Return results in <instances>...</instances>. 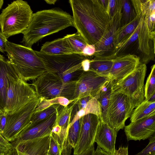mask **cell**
<instances>
[{
    "instance_id": "4",
    "label": "cell",
    "mask_w": 155,
    "mask_h": 155,
    "mask_svg": "<svg viewBox=\"0 0 155 155\" xmlns=\"http://www.w3.org/2000/svg\"><path fill=\"white\" fill-rule=\"evenodd\" d=\"M43 62L47 72L65 83L76 82L84 71L81 63L87 58L78 54L51 55L35 51Z\"/></svg>"
},
{
    "instance_id": "32",
    "label": "cell",
    "mask_w": 155,
    "mask_h": 155,
    "mask_svg": "<svg viewBox=\"0 0 155 155\" xmlns=\"http://www.w3.org/2000/svg\"><path fill=\"white\" fill-rule=\"evenodd\" d=\"M39 98L40 101L38 104L35 111L42 110L51 105L56 104H59L63 106H67L74 101H70L65 97H62L48 100Z\"/></svg>"
},
{
    "instance_id": "14",
    "label": "cell",
    "mask_w": 155,
    "mask_h": 155,
    "mask_svg": "<svg viewBox=\"0 0 155 155\" xmlns=\"http://www.w3.org/2000/svg\"><path fill=\"white\" fill-rule=\"evenodd\" d=\"M140 28L138 38L137 56L140 62L146 64L155 58V31L150 32L144 14L140 19Z\"/></svg>"
},
{
    "instance_id": "23",
    "label": "cell",
    "mask_w": 155,
    "mask_h": 155,
    "mask_svg": "<svg viewBox=\"0 0 155 155\" xmlns=\"http://www.w3.org/2000/svg\"><path fill=\"white\" fill-rule=\"evenodd\" d=\"M40 51L51 55L75 53L64 36L62 38L46 42L42 45Z\"/></svg>"
},
{
    "instance_id": "55",
    "label": "cell",
    "mask_w": 155,
    "mask_h": 155,
    "mask_svg": "<svg viewBox=\"0 0 155 155\" xmlns=\"http://www.w3.org/2000/svg\"><path fill=\"white\" fill-rule=\"evenodd\" d=\"M44 155H48L46 153V154H44Z\"/></svg>"
},
{
    "instance_id": "44",
    "label": "cell",
    "mask_w": 155,
    "mask_h": 155,
    "mask_svg": "<svg viewBox=\"0 0 155 155\" xmlns=\"http://www.w3.org/2000/svg\"><path fill=\"white\" fill-rule=\"evenodd\" d=\"M6 121V117L5 113L2 116L0 119V133L2 134L5 126Z\"/></svg>"
},
{
    "instance_id": "5",
    "label": "cell",
    "mask_w": 155,
    "mask_h": 155,
    "mask_svg": "<svg viewBox=\"0 0 155 155\" xmlns=\"http://www.w3.org/2000/svg\"><path fill=\"white\" fill-rule=\"evenodd\" d=\"M28 2L22 0L14 1L2 9L0 14V28L7 38L23 34L30 23L33 15Z\"/></svg>"
},
{
    "instance_id": "17",
    "label": "cell",
    "mask_w": 155,
    "mask_h": 155,
    "mask_svg": "<svg viewBox=\"0 0 155 155\" xmlns=\"http://www.w3.org/2000/svg\"><path fill=\"white\" fill-rule=\"evenodd\" d=\"M140 63L139 58L135 54L117 56L113 59L109 77L113 81L119 80L134 71Z\"/></svg>"
},
{
    "instance_id": "34",
    "label": "cell",
    "mask_w": 155,
    "mask_h": 155,
    "mask_svg": "<svg viewBox=\"0 0 155 155\" xmlns=\"http://www.w3.org/2000/svg\"><path fill=\"white\" fill-rule=\"evenodd\" d=\"M80 129L79 119L69 126L68 130V137L70 144L73 148L78 140Z\"/></svg>"
},
{
    "instance_id": "7",
    "label": "cell",
    "mask_w": 155,
    "mask_h": 155,
    "mask_svg": "<svg viewBox=\"0 0 155 155\" xmlns=\"http://www.w3.org/2000/svg\"><path fill=\"white\" fill-rule=\"evenodd\" d=\"M146 64L140 63L136 69L123 78L113 81L111 90L127 95L135 108L144 100V83Z\"/></svg>"
},
{
    "instance_id": "30",
    "label": "cell",
    "mask_w": 155,
    "mask_h": 155,
    "mask_svg": "<svg viewBox=\"0 0 155 155\" xmlns=\"http://www.w3.org/2000/svg\"><path fill=\"white\" fill-rule=\"evenodd\" d=\"M64 37L75 53L82 54V52L87 44L80 34L77 31L73 34L67 35Z\"/></svg>"
},
{
    "instance_id": "49",
    "label": "cell",
    "mask_w": 155,
    "mask_h": 155,
    "mask_svg": "<svg viewBox=\"0 0 155 155\" xmlns=\"http://www.w3.org/2000/svg\"><path fill=\"white\" fill-rule=\"evenodd\" d=\"M109 0H100L101 3L104 8L106 9Z\"/></svg>"
},
{
    "instance_id": "9",
    "label": "cell",
    "mask_w": 155,
    "mask_h": 155,
    "mask_svg": "<svg viewBox=\"0 0 155 155\" xmlns=\"http://www.w3.org/2000/svg\"><path fill=\"white\" fill-rule=\"evenodd\" d=\"M134 108L127 95L111 90L107 110V124L117 132L123 129Z\"/></svg>"
},
{
    "instance_id": "36",
    "label": "cell",
    "mask_w": 155,
    "mask_h": 155,
    "mask_svg": "<svg viewBox=\"0 0 155 155\" xmlns=\"http://www.w3.org/2000/svg\"><path fill=\"white\" fill-rule=\"evenodd\" d=\"M46 154L48 155H61V150L60 145L50 135L49 147Z\"/></svg>"
},
{
    "instance_id": "54",
    "label": "cell",
    "mask_w": 155,
    "mask_h": 155,
    "mask_svg": "<svg viewBox=\"0 0 155 155\" xmlns=\"http://www.w3.org/2000/svg\"><path fill=\"white\" fill-rule=\"evenodd\" d=\"M0 155H5V154L3 153H0Z\"/></svg>"
},
{
    "instance_id": "2",
    "label": "cell",
    "mask_w": 155,
    "mask_h": 155,
    "mask_svg": "<svg viewBox=\"0 0 155 155\" xmlns=\"http://www.w3.org/2000/svg\"><path fill=\"white\" fill-rule=\"evenodd\" d=\"M70 26L73 27L72 16L66 12L57 8L38 11L33 13L21 42L31 48L44 37Z\"/></svg>"
},
{
    "instance_id": "8",
    "label": "cell",
    "mask_w": 155,
    "mask_h": 155,
    "mask_svg": "<svg viewBox=\"0 0 155 155\" xmlns=\"http://www.w3.org/2000/svg\"><path fill=\"white\" fill-rule=\"evenodd\" d=\"M37 98L35 90L21 78L10 80L7 88L4 112L12 113Z\"/></svg>"
},
{
    "instance_id": "20",
    "label": "cell",
    "mask_w": 155,
    "mask_h": 155,
    "mask_svg": "<svg viewBox=\"0 0 155 155\" xmlns=\"http://www.w3.org/2000/svg\"><path fill=\"white\" fill-rule=\"evenodd\" d=\"M117 132L107 124L100 121L95 135L94 142L97 146L110 155L115 151Z\"/></svg>"
},
{
    "instance_id": "25",
    "label": "cell",
    "mask_w": 155,
    "mask_h": 155,
    "mask_svg": "<svg viewBox=\"0 0 155 155\" xmlns=\"http://www.w3.org/2000/svg\"><path fill=\"white\" fill-rule=\"evenodd\" d=\"M113 81L110 79L102 88L98 93V101L101 109L100 121L107 124V113Z\"/></svg>"
},
{
    "instance_id": "35",
    "label": "cell",
    "mask_w": 155,
    "mask_h": 155,
    "mask_svg": "<svg viewBox=\"0 0 155 155\" xmlns=\"http://www.w3.org/2000/svg\"><path fill=\"white\" fill-rule=\"evenodd\" d=\"M147 146L141 151L135 155H155V134L150 137Z\"/></svg>"
},
{
    "instance_id": "51",
    "label": "cell",
    "mask_w": 155,
    "mask_h": 155,
    "mask_svg": "<svg viewBox=\"0 0 155 155\" xmlns=\"http://www.w3.org/2000/svg\"><path fill=\"white\" fill-rule=\"evenodd\" d=\"M155 94H154L150 98V99L148 100V101L153 102L155 101Z\"/></svg>"
},
{
    "instance_id": "52",
    "label": "cell",
    "mask_w": 155,
    "mask_h": 155,
    "mask_svg": "<svg viewBox=\"0 0 155 155\" xmlns=\"http://www.w3.org/2000/svg\"><path fill=\"white\" fill-rule=\"evenodd\" d=\"M4 3L3 0H0V9L2 8Z\"/></svg>"
},
{
    "instance_id": "37",
    "label": "cell",
    "mask_w": 155,
    "mask_h": 155,
    "mask_svg": "<svg viewBox=\"0 0 155 155\" xmlns=\"http://www.w3.org/2000/svg\"><path fill=\"white\" fill-rule=\"evenodd\" d=\"M12 147L11 143L7 140L0 133V153L6 154Z\"/></svg>"
},
{
    "instance_id": "41",
    "label": "cell",
    "mask_w": 155,
    "mask_h": 155,
    "mask_svg": "<svg viewBox=\"0 0 155 155\" xmlns=\"http://www.w3.org/2000/svg\"><path fill=\"white\" fill-rule=\"evenodd\" d=\"M95 52L94 45L87 44L83 50L81 54L87 58L88 57L94 56Z\"/></svg>"
},
{
    "instance_id": "46",
    "label": "cell",
    "mask_w": 155,
    "mask_h": 155,
    "mask_svg": "<svg viewBox=\"0 0 155 155\" xmlns=\"http://www.w3.org/2000/svg\"><path fill=\"white\" fill-rule=\"evenodd\" d=\"M95 150L94 144L90 148L78 155H94Z\"/></svg>"
},
{
    "instance_id": "47",
    "label": "cell",
    "mask_w": 155,
    "mask_h": 155,
    "mask_svg": "<svg viewBox=\"0 0 155 155\" xmlns=\"http://www.w3.org/2000/svg\"><path fill=\"white\" fill-rule=\"evenodd\" d=\"M94 155H110L98 146L95 150Z\"/></svg>"
},
{
    "instance_id": "15",
    "label": "cell",
    "mask_w": 155,
    "mask_h": 155,
    "mask_svg": "<svg viewBox=\"0 0 155 155\" xmlns=\"http://www.w3.org/2000/svg\"><path fill=\"white\" fill-rule=\"evenodd\" d=\"M56 117L57 112L45 119L35 123L29 124L11 143L12 147L22 142L50 135Z\"/></svg>"
},
{
    "instance_id": "21",
    "label": "cell",
    "mask_w": 155,
    "mask_h": 155,
    "mask_svg": "<svg viewBox=\"0 0 155 155\" xmlns=\"http://www.w3.org/2000/svg\"><path fill=\"white\" fill-rule=\"evenodd\" d=\"M50 135L42 138L20 142L13 147L18 155H44L49 147Z\"/></svg>"
},
{
    "instance_id": "28",
    "label": "cell",
    "mask_w": 155,
    "mask_h": 155,
    "mask_svg": "<svg viewBox=\"0 0 155 155\" xmlns=\"http://www.w3.org/2000/svg\"><path fill=\"white\" fill-rule=\"evenodd\" d=\"M140 18L137 15L131 22L119 28L114 42V48L117 45L127 38L134 31L140 22Z\"/></svg>"
},
{
    "instance_id": "53",
    "label": "cell",
    "mask_w": 155,
    "mask_h": 155,
    "mask_svg": "<svg viewBox=\"0 0 155 155\" xmlns=\"http://www.w3.org/2000/svg\"><path fill=\"white\" fill-rule=\"evenodd\" d=\"M4 112L0 109V119L2 116L4 114Z\"/></svg>"
},
{
    "instance_id": "42",
    "label": "cell",
    "mask_w": 155,
    "mask_h": 155,
    "mask_svg": "<svg viewBox=\"0 0 155 155\" xmlns=\"http://www.w3.org/2000/svg\"><path fill=\"white\" fill-rule=\"evenodd\" d=\"M8 40L6 37L0 31V52L4 53L5 51V43Z\"/></svg>"
},
{
    "instance_id": "50",
    "label": "cell",
    "mask_w": 155,
    "mask_h": 155,
    "mask_svg": "<svg viewBox=\"0 0 155 155\" xmlns=\"http://www.w3.org/2000/svg\"><path fill=\"white\" fill-rule=\"evenodd\" d=\"M46 3L50 5H54L57 1L56 0H45Z\"/></svg>"
},
{
    "instance_id": "29",
    "label": "cell",
    "mask_w": 155,
    "mask_h": 155,
    "mask_svg": "<svg viewBox=\"0 0 155 155\" xmlns=\"http://www.w3.org/2000/svg\"><path fill=\"white\" fill-rule=\"evenodd\" d=\"M121 10L120 27L130 23L137 16L131 0H121Z\"/></svg>"
},
{
    "instance_id": "1",
    "label": "cell",
    "mask_w": 155,
    "mask_h": 155,
    "mask_svg": "<svg viewBox=\"0 0 155 155\" xmlns=\"http://www.w3.org/2000/svg\"><path fill=\"white\" fill-rule=\"evenodd\" d=\"M74 27L87 44L94 45L101 39L110 20L100 0H70Z\"/></svg>"
},
{
    "instance_id": "13",
    "label": "cell",
    "mask_w": 155,
    "mask_h": 155,
    "mask_svg": "<svg viewBox=\"0 0 155 155\" xmlns=\"http://www.w3.org/2000/svg\"><path fill=\"white\" fill-rule=\"evenodd\" d=\"M121 0H119L117 8L108 27L100 40L94 45L95 52L94 56L114 54V43L117 31L121 26Z\"/></svg>"
},
{
    "instance_id": "43",
    "label": "cell",
    "mask_w": 155,
    "mask_h": 155,
    "mask_svg": "<svg viewBox=\"0 0 155 155\" xmlns=\"http://www.w3.org/2000/svg\"><path fill=\"white\" fill-rule=\"evenodd\" d=\"M113 155H128V147H120L117 150H115Z\"/></svg>"
},
{
    "instance_id": "48",
    "label": "cell",
    "mask_w": 155,
    "mask_h": 155,
    "mask_svg": "<svg viewBox=\"0 0 155 155\" xmlns=\"http://www.w3.org/2000/svg\"><path fill=\"white\" fill-rule=\"evenodd\" d=\"M5 155H18V153L16 149L13 147L8 153Z\"/></svg>"
},
{
    "instance_id": "18",
    "label": "cell",
    "mask_w": 155,
    "mask_h": 155,
    "mask_svg": "<svg viewBox=\"0 0 155 155\" xmlns=\"http://www.w3.org/2000/svg\"><path fill=\"white\" fill-rule=\"evenodd\" d=\"M98 94L94 97L86 96L72 102L74 106L71 111L70 123L68 127L81 117L88 114H95L100 118L101 109L98 101Z\"/></svg>"
},
{
    "instance_id": "3",
    "label": "cell",
    "mask_w": 155,
    "mask_h": 155,
    "mask_svg": "<svg viewBox=\"0 0 155 155\" xmlns=\"http://www.w3.org/2000/svg\"><path fill=\"white\" fill-rule=\"evenodd\" d=\"M5 51L11 64L26 82L34 80L47 71L43 62L31 48L7 41Z\"/></svg>"
},
{
    "instance_id": "19",
    "label": "cell",
    "mask_w": 155,
    "mask_h": 155,
    "mask_svg": "<svg viewBox=\"0 0 155 155\" xmlns=\"http://www.w3.org/2000/svg\"><path fill=\"white\" fill-rule=\"evenodd\" d=\"M19 78L20 76L8 59L0 54V109L4 112L8 82Z\"/></svg>"
},
{
    "instance_id": "10",
    "label": "cell",
    "mask_w": 155,
    "mask_h": 155,
    "mask_svg": "<svg viewBox=\"0 0 155 155\" xmlns=\"http://www.w3.org/2000/svg\"><path fill=\"white\" fill-rule=\"evenodd\" d=\"M40 101L37 97L18 110L5 113V126L2 134L8 141L12 142L21 132L30 123L31 117Z\"/></svg>"
},
{
    "instance_id": "6",
    "label": "cell",
    "mask_w": 155,
    "mask_h": 155,
    "mask_svg": "<svg viewBox=\"0 0 155 155\" xmlns=\"http://www.w3.org/2000/svg\"><path fill=\"white\" fill-rule=\"evenodd\" d=\"M34 81L30 85L34 88L38 98L48 100L62 97L74 101L76 81L64 82L47 71Z\"/></svg>"
},
{
    "instance_id": "38",
    "label": "cell",
    "mask_w": 155,
    "mask_h": 155,
    "mask_svg": "<svg viewBox=\"0 0 155 155\" xmlns=\"http://www.w3.org/2000/svg\"><path fill=\"white\" fill-rule=\"evenodd\" d=\"M118 0H109L106 9L111 20L114 15L117 8Z\"/></svg>"
},
{
    "instance_id": "24",
    "label": "cell",
    "mask_w": 155,
    "mask_h": 155,
    "mask_svg": "<svg viewBox=\"0 0 155 155\" xmlns=\"http://www.w3.org/2000/svg\"><path fill=\"white\" fill-rule=\"evenodd\" d=\"M116 57L114 54L102 56H94L90 59L89 70L99 75L109 77L113 59Z\"/></svg>"
},
{
    "instance_id": "26",
    "label": "cell",
    "mask_w": 155,
    "mask_h": 155,
    "mask_svg": "<svg viewBox=\"0 0 155 155\" xmlns=\"http://www.w3.org/2000/svg\"><path fill=\"white\" fill-rule=\"evenodd\" d=\"M140 26V21L137 26L133 33L115 47L114 54L115 56L129 54V50L134 48L137 42H138Z\"/></svg>"
},
{
    "instance_id": "39",
    "label": "cell",
    "mask_w": 155,
    "mask_h": 155,
    "mask_svg": "<svg viewBox=\"0 0 155 155\" xmlns=\"http://www.w3.org/2000/svg\"><path fill=\"white\" fill-rule=\"evenodd\" d=\"M145 18L150 32L155 31V11Z\"/></svg>"
},
{
    "instance_id": "27",
    "label": "cell",
    "mask_w": 155,
    "mask_h": 155,
    "mask_svg": "<svg viewBox=\"0 0 155 155\" xmlns=\"http://www.w3.org/2000/svg\"><path fill=\"white\" fill-rule=\"evenodd\" d=\"M134 110L131 115V122L146 117L155 112V101L144 100Z\"/></svg>"
},
{
    "instance_id": "31",
    "label": "cell",
    "mask_w": 155,
    "mask_h": 155,
    "mask_svg": "<svg viewBox=\"0 0 155 155\" xmlns=\"http://www.w3.org/2000/svg\"><path fill=\"white\" fill-rule=\"evenodd\" d=\"M60 105L54 104L42 110H35L31 117L30 124L38 122L49 117L56 112Z\"/></svg>"
},
{
    "instance_id": "40",
    "label": "cell",
    "mask_w": 155,
    "mask_h": 155,
    "mask_svg": "<svg viewBox=\"0 0 155 155\" xmlns=\"http://www.w3.org/2000/svg\"><path fill=\"white\" fill-rule=\"evenodd\" d=\"M72 147L70 144L68 134L64 138L61 151V155H71Z\"/></svg>"
},
{
    "instance_id": "16",
    "label": "cell",
    "mask_w": 155,
    "mask_h": 155,
    "mask_svg": "<svg viewBox=\"0 0 155 155\" xmlns=\"http://www.w3.org/2000/svg\"><path fill=\"white\" fill-rule=\"evenodd\" d=\"M124 131L127 141L145 140L155 133V112L125 126Z\"/></svg>"
},
{
    "instance_id": "45",
    "label": "cell",
    "mask_w": 155,
    "mask_h": 155,
    "mask_svg": "<svg viewBox=\"0 0 155 155\" xmlns=\"http://www.w3.org/2000/svg\"><path fill=\"white\" fill-rule=\"evenodd\" d=\"M90 59L86 58L84 59L81 63L82 67L84 71H87L89 70Z\"/></svg>"
},
{
    "instance_id": "11",
    "label": "cell",
    "mask_w": 155,
    "mask_h": 155,
    "mask_svg": "<svg viewBox=\"0 0 155 155\" xmlns=\"http://www.w3.org/2000/svg\"><path fill=\"white\" fill-rule=\"evenodd\" d=\"M79 137L77 144L74 148V154L78 155L85 151L94 143L97 129L100 122L97 115L88 114L80 119Z\"/></svg>"
},
{
    "instance_id": "12",
    "label": "cell",
    "mask_w": 155,
    "mask_h": 155,
    "mask_svg": "<svg viewBox=\"0 0 155 155\" xmlns=\"http://www.w3.org/2000/svg\"><path fill=\"white\" fill-rule=\"evenodd\" d=\"M110 79L90 70L84 71L76 82L74 101L86 96H95Z\"/></svg>"
},
{
    "instance_id": "22",
    "label": "cell",
    "mask_w": 155,
    "mask_h": 155,
    "mask_svg": "<svg viewBox=\"0 0 155 155\" xmlns=\"http://www.w3.org/2000/svg\"><path fill=\"white\" fill-rule=\"evenodd\" d=\"M74 106L72 102L67 106L60 105L57 111V117L54 124L60 126L61 131L58 139V142L63 144L68 134V130L70 123L71 113Z\"/></svg>"
},
{
    "instance_id": "33",
    "label": "cell",
    "mask_w": 155,
    "mask_h": 155,
    "mask_svg": "<svg viewBox=\"0 0 155 155\" xmlns=\"http://www.w3.org/2000/svg\"><path fill=\"white\" fill-rule=\"evenodd\" d=\"M145 100L148 101L155 94V65L151 67V71L144 87Z\"/></svg>"
}]
</instances>
